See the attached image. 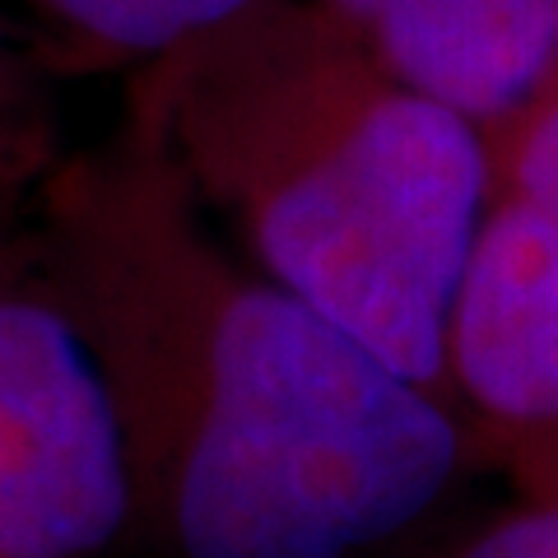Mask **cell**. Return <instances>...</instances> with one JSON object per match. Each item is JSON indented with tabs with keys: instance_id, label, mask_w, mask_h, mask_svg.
Returning <instances> with one entry per match:
<instances>
[{
	"instance_id": "obj_1",
	"label": "cell",
	"mask_w": 558,
	"mask_h": 558,
	"mask_svg": "<svg viewBox=\"0 0 558 558\" xmlns=\"http://www.w3.org/2000/svg\"><path fill=\"white\" fill-rule=\"evenodd\" d=\"M24 229L168 558H373L475 470L457 410L256 270L163 140L57 172Z\"/></svg>"
},
{
	"instance_id": "obj_2",
	"label": "cell",
	"mask_w": 558,
	"mask_h": 558,
	"mask_svg": "<svg viewBox=\"0 0 558 558\" xmlns=\"http://www.w3.org/2000/svg\"><path fill=\"white\" fill-rule=\"evenodd\" d=\"M266 14L270 0L172 51L191 65L168 159L256 270L442 396L451 299L494 186L488 135L396 84L340 20L317 33Z\"/></svg>"
},
{
	"instance_id": "obj_3",
	"label": "cell",
	"mask_w": 558,
	"mask_h": 558,
	"mask_svg": "<svg viewBox=\"0 0 558 558\" xmlns=\"http://www.w3.org/2000/svg\"><path fill=\"white\" fill-rule=\"evenodd\" d=\"M494 186L447 317L442 396L475 470L558 498V75L494 140Z\"/></svg>"
},
{
	"instance_id": "obj_4",
	"label": "cell",
	"mask_w": 558,
	"mask_h": 558,
	"mask_svg": "<svg viewBox=\"0 0 558 558\" xmlns=\"http://www.w3.org/2000/svg\"><path fill=\"white\" fill-rule=\"evenodd\" d=\"M135 535L108 387L0 196V558H102Z\"/></svg>"
},
{
	"instance_id": "obj_5",
	"label": "cell",
	"mask_w": 558,
	"mask_h": 558,
	"mask_svg": "<svg viewBox=\"0 0 558 558\" xmlns=\"http://www.w3.org/2000/svg\"><path fill=\"white\" fill-rule=\"evenodd\" d=\"M410 94L498 135L558 75V0H326Z\"/></svg>"
},
{
	"instance_id": "obj_6",
	"label": "cell",
	"mask_w": 558,
	"mask_h": 558,
	"mask_svg": "<svg viewBox=\"0 0 558 558\" xmlns=\"http://www.w3.org/2000/svg\"><path fill=\"white\" fill-rule=\"evenodd\" d=\"M51 20L75 38L131 51V57H172L209 33L238 24L266 0H43Z\"/></svg>"
},
{
	"instance_id": "obj_7",
	"label": "cell",
	"mask_w": 558,
	"mask_h": 558,
	"mask_svg": "<svg viewBox=\"0 0 558 558\" xmlns=\"http://www.w3.org/2000/svg\"><path fill=\"white\" fill-rule=\"evenodd\" d=\"M442 558H558V498H508V508L470 526Z\"/></svg>"
}]
</instances>
